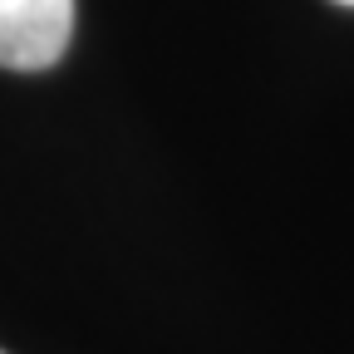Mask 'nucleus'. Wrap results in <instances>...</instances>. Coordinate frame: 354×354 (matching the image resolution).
<instances>
[{
  "mask_svg": "<svg viewBox=\"0 0 354 354\" xmlns=\"http://www.w3.org/2000/svg\"><path fill=\"white\" fill-rule=\"evenodd\" d=\"M74 0H0V69L39 74L64 59Z\"/></svg>",
  "mask_w": 354,
  "mask_h": 354,
  "instance_id": "1",
  "label": "nucleus"
},
{
  "mask_svg": "<svg viewBox=\"0 0 354 354\" xmlns=\"http://www.w3.org/2000/svg\"><path fill=\"white\" fill-rule=\"evenodd\" d=\"M339 6H354V0H339Z\"/></svg>",
  "mask_w": 354,
  "mask_h": 354,
  "instance_id": "2",
  "label": "nucleus"
},
{
  "mask_svg": "<svg viewBox=\"0 0 354 354\" xmlns=\"http://www.w3.org/2000/svg\"><path fill=\"white\" fill-rule=\"evenodd\" d=\"M0 354H6V349H0Z\"/></svg>",
  "mask_w": 354,
  "mask_h": 354,
  "instance_id": "3",
  "label": "nucleus"
}]
</instances>
